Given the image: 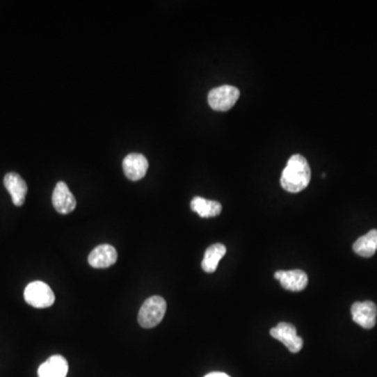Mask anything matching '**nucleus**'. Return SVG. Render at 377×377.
<instances>
[{"instance_id":"nucleus-12","label":"nucleus","mask_w":377,"mask_h":377,"mask_svg":"<svg viewBox=\"0 0 377 377\" xmlns=\"http://www.w3.org/2000/svg\"><path fill=\"white\" fill-rule=\"evenodd\" d=\"M68 362L63 356L53 355L38 369V377H66Z\"/></svg>"},{"instance_id":"nucleus-16","label":"nucleus","mask_w":377,"mask_h":377,"mask_svg":"<svg viewBox=\"0 0 377 377\" xmlns=\"http://www.w3.org/2000/svg\"><path fill=\"white\" fill-rule=\"evenodd\" d=\"M204 377H231L227 373L223 372H211L207 374Z\"/></svg>"},{"instance_id":"nucleus-8","label":"nucleus","mask_w":377,"mask_h":377,"mask_svg":"<svg viewBox=\"0 0 377 377\" xmlns=\"http://www.w3.org/2000/svg\"><path fill=\"white\" fill-rule=\"evenodd\" d=\"M275 278L279 280L283 289L289 291H302L308 284L307 275L301 269L279 271L275 273Z\"/></svg>"},{"instance_id":"nucleus-11","label":"nucleus","mask_w":377,"mask_h":377,"mask_svg":"<svg viewBox=\"0 0 377 377\" xmlns=\"http://www.w3.org/2000/svg\"><path fill=\"white\" fill-rule=\"evenodd\" d=\"M118 260V252L111 244H101L89 254L88 263L95 268H107Z\"/></svg>"},{"instance_id":"nucleus-9","label":"nucleus","mask_w":377,"mask_h":377,"mask_svg":"<svg viewBox=\"0 0 377 377\" xmlns=\"http://www.w3.org/2000/svg\"><path fill=\"white\" fill-rule=\"evenodd\" d=\"M3 184L12 198V202L16 207H22L26 202L28 186L24 178L15 172L6 174Z\"/></svg>"},{"instance_id":"nucleus-10","label":"nucleus","mask_w":377,"mask_h":377,"mask_svg":"<svg viewBox=\"0 0 377 377\" xmlns=\"http://www.w3.org/2000/svg\"><path fill=\"white\" fill-rule=\"evenodd\" d=\"M148 167V159L138 153L128 154L123 161L124 173L132 182H138L144 178Z\"/></svg>"},{"instance_id":"nucleus-4","label":"nucleus","mask_w":377,"mask_h":377,"mask_svg":"<svg viewBox=\"0 0 377 377\" xmlns=\"http://www.w3.org/2000/svg\"><path fill=\"white\" fill-rule=\"evenodd\" d=\"M239 97L240 91L237 87L223 85V86L213 88L209 93V105L214 111H227L236 104Z\"/></svg>"},{"instance_id":"nucleus-3","label":"nucleus","mask_w":377,"mask_h":377,"mask_svg":"<svg viewBox=\"0 0 377 377\" xmlns=\"http://www.w3.org/2000/svg\"><path fill=\"white\" fill-rule=\"evenodd\" d=\"M24 300L33 307L47 308L55 303V295L47 283L35 281L24 289Z\"/></svg>"},{"instance_id":"nucleus-6","label":"nucleus","mask_w":377,"mask_h":377,"mask_svg":"<svg viewBox=\"0 0 377 377\" xmlns=\"http://www.w3.org/2000/svg\"><path fill=\"white\" fill-rule=\"evenodd\" d=\"M352 319L364 329H371L376 324L377 306L373 302H355L351 307Z\"/></svg>"},{"instance_id":"nucleus-7","label":"nucleus","mask_w":377,"mask_h":377,"mask_svg":"<svg viewBox=\"0 0 377 377\" xmlns=\"http://www.w3.org/2000/svg\"><path fill=\"white\" fill-rule=\"evenodd\" d=\"M51 202L55 210L62 215L70 214L77 207L76 198L70 191L67 184L63 182H59L56 184Z\"/></svg>"},{"instance_id":"nucleus-14","label":"nucleus","mask_w":377,"mask_h":377,"mask_svg":"<svg viewBox=\"0 0 377 377\" xmlns=\"http://www.w3.org/2000/svg\"><path fill=\"white\" fill-rule=\"evenodd\" d=\"M225 254H227V248L223 244L216 243L209 246L204 252V260L202 262V269L208 273H214Z\"/></svg>"},{"instance_id":"nucleus-15","label":"nucleus","mask_w":377,"mask_h":377,"mask_svg":"<svg viewBox=\"0 0 377 377\" xmlns=\"http://www.w3.org/2000/svg\"><path fill=\"white\" fill-rule=\"evenodd\" d=\"M191 209L202 218H210V217L218 216L223 211V206L220 202L198 196L192 200Z\"/></svg>"},{"instance_id":"nucleus-13","label":"nucleus","mask_w":377,"mask_h":377,"mask_svg":"<svg viewBox=\"0 0 377 377\" xmlns=\"http://www.w3.org/2000/svg\"><path fill=\"white\" fill-rule=\"evenodd\" d=\"M353 250L358 256L370 258L377 250V230H371L358 238L353 244Z\"/></svg>"},{"instance_id":"nucleus-1","label":"nucleus","mask_w":377,"mask_h":377,"mask_svg":"<svg viewBox=\"0 0 377 377\" xmlns=\"http://www.w3.org/2000/svg\"><path fill=\"white\" fill-rule=\"evenodd\" d=\"M312 178V171L307 159L295 154L289 159L281 176L282 188L291 193H299L307 188Z\"/></svg>"},{"instance_id":"nucleus-2","label":"nucleus","mask_w":377,"mask_h":377,"mask_svg":"<svg viewBox=\"0 0 377 377\" xmlns=\"http://www.w3.org/2000/svg\"><path fill=\"white\" fill-rule=\"evenodd\" d=\"M167 310L165 299L159 296L148 298L138 312V324L143 328L150 329L163 321Z\"/></svg>"},{"instance_id":"nucleus-5","label":"nucleus","mask_w":377,"mask_h":377,"mask_svg":"<svg viewBox=\"0 0 377 377\" xmlns=\"http://www.w3.org/2000/svg\"><path fill=\"white\" fill-rule=\"evenodd\" d=\"M271 335L284 344L291 353H298L303 348V339L297 335V329L289 323H279L271 329Z\"/></svg>"}]
</instances>
